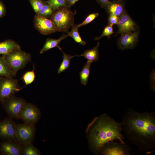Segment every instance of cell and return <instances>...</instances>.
Masks as SVG:
<instances>
[{
    "label": "cell",
    "instance_id": "cell-1",
    "mask_svg": "<svg viewBox=\"0 0 155 155\" xmlns=\"http://www.w3.org/2000/svg\"><path fill=\"white\" fill-rule=\"evenodd\" d=\"M128 140L140 150H155V113H140L129 107L121 122Z\"/></svg>",
    "mask_w": 155,
    "mask_h": 155
},
{
    "label": "cell",
    "instance_id": "cell-30",
    "mask_svg": "<svg viewBox=\"0 0 155 155\" xmlns=\"http://www.w3.org/2000/svg\"><path fill=\"white\" fill-rule=\"evenodd\" d=\"M119 17L112 14H109L108 18V24L113 26L117 25L119 21Z\"/></svg>",
    "mask_w": 155,
    "mask_h": 155
},
{
    "label": "cell",
    "instance_id": "cell-14",
    "mask_svg": "<svg viewBox=\"0 0 155 155\" xmlns=\"http://www.w3.org/2000/svg\"><path fill=\"white\" fill-rule=\"evenodd\" d=\"M22 146L18 142L8 140L3 142L0 145V151L4 155H22Z\"/></svg>",
    "mask_w": 155,
    "mask_h": 155
},
{
    "label": "cell",
    "instance_id": "cell-10",
    "mask_svg": "<svg viewBox=\"0 0 155 155\" xmlns=\"http://www.w3.org/2000/svg\"><path fill=\"white\" fill-rule=\"evenodd\" d=\"M33 22L35 29L43 35H49L57 32L54 23L48 18L36 14Z\"/></svg>",
    "mask_w": 155,
    "mask_h": 155
},
{
    "label": "cell",
    "instance_id": "cell-6",
    "mask_svg": "<svg viewBox=\"0 0 155 155\" xmlns=\"http://www.w3.org/2000/svg\"><path fill=\"white\" fill-rule=\"evenodd\" d=\"M131 148L125 142L118 140L111 141L105 144L99 154L103 155H129Z\"/></svg>",
    "mask_w": 155,
    "mask_h": 155
},
{
    "label": "cell",
    "instance_id": "cell-19",
    "mask_svg": "<svg viewBox=\"0 0 155 155\" xmlns=\"http://www.w3.org/2000/svg\"><path fill=\"white\" fill-rule=\"evenodd\" d=\"M13 78L16 76L5 61L3 56L0 55V77Z\"/></svg>",
    "mask_w": 155,
    "mask_h": 155
},
{
    "label": "cell",
    "instance_id": "cell-5",
    "mask_svg": "<svg viewBox=\"0 0 155 155\" xmlns=\"http://www.w3.org/2000/svg\"><path fill=\"white\" fill-rule=\"evenodd\" d=\"M23 88L19 85L18 80L13 78L0 77V102L14 95Z\"/></svg>",
    "mask_w": 155,
    "mask_h": 155
},
{
    "label": "cell",
    "instance_id": "cell-23",
    "mask_svg": "<svg viewBox=\"0 0 155 155\" xmlns=\"http://www.w3.org/2000/svg\"><path fill=\"white\" fill-rule=\"evenodd\" d=\"M63 54V59L57 70V73L60 74L68 69L70 67L71 59L75 57V55L72 56L64 53Z\"/></svg>",
    "mask_w": 155,
    "mask_h": 155
},
{
    "label": "cell",
    "instance_id": "cell-18",
    "mask_svg": "<svg viewBox=\"0 0 155 155\" xmlns=\"http://www.w3.org/2000/svg\"><path fill=\"white\" fill-rule=\"evenodd\" d=\"M100 44L98 42L93 49H88L80 55H75V57L83 56L87 60V61L91 63L98 60L99 57L98 48Z\"/></svg>",
    "mask_w": 155,
    "mask_h": 155
},
{
    "label": "cell",
    "instance_id": "cell-31",
    "mask_svg": "<svg viewBox=\"0 0 155 155\" xmlns=\"http://www.w3.org/2000/svg\"><path fill=\"white\" fill-rule=\"evenodd\" d=\"M6 12V8L5 5L3 2L0 0V18L4 16Z\"/></svg>",
    "mask_w": 155,
    "mask_h": 155
},
{
    "label": "cell",
    "instance_id": "cell-7",
    "mask_svg": "<svg viewBox=\"0 0 155 155\" xmlns=\"http://www.w3.org/2000/svg\"><path fill=\"white\" fill-rule=\"evenodd\" d=\"M26 101L14 95L6 99L2 102L6 111L11 118L18 119L20 111Z\"/></svg>",
    "mask_w": 155,
    "mask_h": 155
},
{
    "label": "cell",
    "instance_id": "cell-13",
    "mask_svg": "<svg viewBox=\"0 0 155 155\" xmlns=\"http://www.w3.org/2000/svg\"><path fill=\"white\" fill-rule=\"evenodd\" d=\"M138 37L137 31L121 34L117 41L119 48L122 50L133 49L138 42Z\"/></svg>",
    "mask_w": 155,
    "mask_h": 155
},
{
    "label": "cell",
    "instance_id": "cell-12",
    "mask_svg": "<svg viewBox=\"0 0 155 155\" xmlns=\"http://www.w3.org/2000/svg\"><path fill=\"white\" fill-rule=\"evenodd\" d=\"M118 30L115 36L121 34L136 31L137 26L126 11L119 18L117 24Z\"/></svg>",
    "mask_w": 155,
    "mask_h": 155
},
{
    "label": "cell",
    "instance_id": "cell-33",
    "mask_svg": "<svg viewBox=\"0 0 155 155\" xmlns=\"http://www.w3.org/2000/svg\"><path fill=\"white\" fill-rule=\"evenodd\" d=\"M68 8H70L75 3L79 0H65Z\"/></svg>",
    "mask_w": 155,
    "mask_h": 155
},
{
    "label": "cell",
    "instance_id": "cell-22",
    "mask_svg": "<svg viewBox=\"0 0 155 155\" xmlns=\"http://www.w3.org/2000/svg\"><path fill=\"white\" fill-rule=\"evenodd\" d=\"M40 150L30 143L22 146V155H39Z\"/></svg>",
    "mask_w": 155,
    "mask_h": 155
},
{
    "label": "cell",
    "instance_id": "cell-29",
    "mask_svg": "<svg viewBox=\"0 0 155 155\" xmlns=\"http://www.w3.org/2000/svg\"><path fill=\"white\" fill-rule=\"evenodd\" d=\"M98 12L92 13L89 14L84 20L81 23L76 25L77 27L79 29L80 27L85 26L92 22L99 16Z\"/></svg>",
    "mask_w": 155,
    "mask_h": 155
},
{
    "label": "cell",
    "instance_id": "cell-27",
    "mask_svg": "<svg viewBox=\"0 0 155 155\" xmlns=\"http://www.w3.org/2000/svg\"><path fill=\"white\" fill-rule=\"evenodd\" d=\"M113 26L108 24L104 28L101 35L99 37L95 38V40H99L102 37L106 36L108 38H111V36L114 33Z\"/></svg>",
    "mask_w": 155,
    "mask_h": 155
},
{
    "label": "cell",
    "instance_id": "cell-2",
    "mask_svg": "<svg viewBox=\"0 0 155 155\" xmlns=\"http://www.w3.org/2000/svg\"><path fill=\"white\" fill-rule=\"evenodd\" d=\"M88 129L90 148L94 154H99L102 147L110 141L118 140L124 142L121 123L106 114L94 118Z\"/></svg>",
    "mask_w": 155,
    "mask_h": 155
},
{
    "label": "cell",
    "instance_id": "cell-32",
    "mask_svg": "<svg viewBox=\"0 0 155 155\" xmlns=\"http://www.w3.org/2000/svg\"><path fill=\"white\" fill-rule=\"evenodd\" d=\"M96 1L102 8H105L110 2L109 0H96Z\"/></svg>",
    "mask_w": 155,
    "mask_h": 155
},
{
    "label": "cell",
    "instance_id": "cell-25",
    "mask_svg": "<svg viewBox=\"0 0 155 155\" xmlns=\"http://www.w3.org/2000/svg\"><path fill=\"white\" fill-rule=\"evenodd\" d=\"M43 1L51 6L55 11L61 7H67L65 0H48Z\"/></svg>",
    "mask_w": 155,
    "mask_h": 155
},
{
    "label": "cell",
    "instance_id": "cell-11",
    "mask_svg": "<svg viewBox=\"0 0 155 155\" xmlns=\"http://www.w3.org/2000/svg\"><path fill=\"white\" fill-rule=\"evenodd\" d=\"M16 124L10 118L0 121V137L17 142L16 136Z\"/></svg>",
    "mask_w": 155,
    "mask_h": 155
},
{
    "label": "cell",
    "instance_id": "cell-16",
    "mask_svg": "<svg viewBox=\"0 0 155 155\" xmlns=\"http://www.w3.org/2000/svg\"><path fill=\"white\" fill-rule=\"evenodd\" d=\"M20 49L18 43L11 39L7 40L0 42V55H5Z\"/></svg>",
    "mask_w": 155,
    "mask_h": 155
},
{
    "label": "cell",
    "instance_id": "cell-9",
    "mask_svg": "<svg viewBox=\"0 0 155 155\" xmlns=\"http://www.w3.org/2000/svg\"><path fill=\"white\" fill-rule=\"evenodd\" d=\"M40 117V112L38 108L34 104L26 102L20 114L19 119L24 123L34 124L38 122Z\"/></svg>",
    "mask_w": 155,
    "mask_h": 155
},
{
    "label": "cell",
    "instance_id": "cell-4",
    "mask_svg": "<svg viewBox=\"0 0 155 155\" xmlns=\"http://www.w3.org/2000/svg\"><path fill=\"white\" fill-rule=\"evenodd\" d=\"M2 55L15 76L19 70L24 68L31 60V55L21 49Z\"/></svg>",
    "mask_w": 155,
    "mask_h": 155
},
{
    "label": "cell",
    "instance_id": "cell-17",
    "mask_svg": "<svg viewBox=\"0 0 155 155\" xmlns=\"http://www.w3.org/2000/svg\"><path fill=\"white\" fill-rule=\"evenodd\" d=\"M68 36L67 34H63L59 38L57 39L53 38H47L42 49L40 51V54H42L49 50L58 47L63 51L59 46V44L62 40L66 38Z\"/></svg>",
    "mask_w": 155,
    "mask_h": 155
},
{
    "label": "cell",
    "instance_id": "cell-15",
    "mask_svg": "<svg viewBox=\"0 0 155 155\" xmlns=\"http://www.w3.org/2000/svg\"><path fill=\"white\" fill-rule=\"evenodd\" d=\"M109 15L112 14L120 17L126 11L125 0H113L105 8Z\"/></svg>",
    "mask_w": 155,
    "mask_h": 155
},
{
    "label": "cell",
    "instance_id": "cell-28",
    "mask_svg": "<svg viewBox=\"0 0 155 155\" xmlns=\"http://www.w3.org/2000/svg\"><path fill=\"white\" fill-rule=\"evenodd\" d=\"M36 14H38L42 8L44 2L42 0H29Z\"/></svg>",
    "mask_w": 155,
    "mask_h": 155
},
{
    "label": "cell",
    "instance_id": "cell-8",
    "mask_svg": "<svg viewBox=\"0 0 155 155\" xmlns=\"http://www.w3.org/2000/svg\"><path fill=\"white\" fill-rule=\"evenodd\" d=\"M36 131L34 124H17L16 136L17 142L22 146L31 143L33 140Z\"/></svg>",
    "mask_w": 155,
    "mask_h": 155
},
{
    "label": "cell",
    "instance_id": "cell-24",
    "mask_svg": "<svg viewBox=\"0 0 155 155\" xmlns=\"http://www.w3.org/2000/svg\"><path fill=\"white\" fill-rule=\"evenodd\" d=\"M55 11L51 6L44 3L42 8L37 15L48 18L53 15Z\"/></svg>",
    "mask_w": 155,
    "mask_h": 155
},
{
    "label": "cell",
    "instance_id": "cell-21",
    "mask_svg": "<svg viewBox=\"0 0 155 155\" xmlns=\"http://www.w3.org/2000/svg\"><path fill=\"white\" fill-rule=\"evenodd\" d=\"M70 32H67L68 36L72 38L75 41L82 45H84L86 44V42L83 40L80 36L78 31V28L76 26V24L74 25L71 28Z\"/></svg>",
    "mask_w": 155,
    "mask_h": 155
},
{
    "label": "cell",
    "instance_id": "cell-3",
    "mask_svg": "<svg viewBox=\"0 0 155 155\" xmlns=\"http://www.w3.org/2000/svg\"><path fill=\"white\" fill-rule=\"evenodd\" d=\"M50 19L59 32H67L74 24L73 13L69 8L66 7L56 10Z\"/></svg>",
    "mask_w": 155,
    "mask_h": 155
},
{
    "label": "cell",
    "instance_id": "cell-26",
    "mask_svg": "<svg viewBox=\"0 0 155 155\" xmlns=\"http://www.w3.org/2000/svg\"><path fill=\"white\" fill-rule=\"evenodd\" d=\"M33 67L32 70L26 71L24 73L22 76V79L26 86L32 83L35 78L36 75L34 72V66H33Z\"/></svg>",
    "mask_w": 155,
    "mask_h": 155
},
{
    "label": "cell",
    "instance_id": "cell-20",
    "mask_svg": "<svg viewBox=\"0 0 155 155\" xmlns=\"http://www.w3.org/2000/svg\"><path fill=\"white\" fill-rule=\"evenodd\" d=\"M91 63L87 62L84 66L82 71L80 72L79 75L80 82L85 86L87 85L90 74V66Z\"/></svg>",
    "mask_w": 155,
    "mask_h": 155
}]
</instances>
